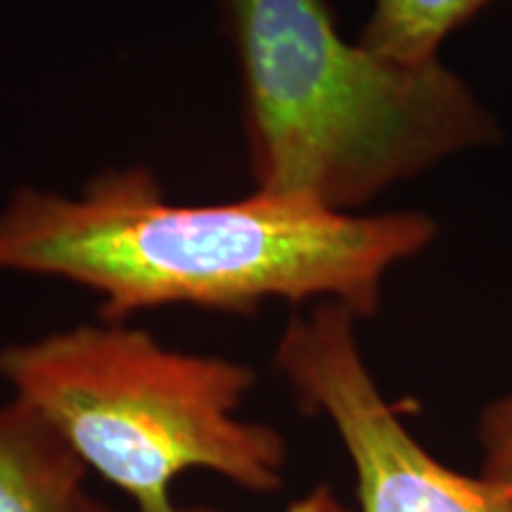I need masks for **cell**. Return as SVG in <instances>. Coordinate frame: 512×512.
Here are the masks:
<instances>
[{"label": "cell", "mask_w": 512, "mask_h": 512, "mask_svg": "<svg viewBox=\"0 0 512 512\" xmlns=\"http://www.w3.org/2000/svg\"><path fill=\"white\" fill-rule=\"evenodd\" d=\"M482 477L496 484L512 501V394L501 396L479 420Z\"/></svg>", "instance_id": "52a82bcc"}, {"label": "cell", "mask_w": 512, "mask_h": 512, "mask_svg": "<svg viewBox=\"0 0 512 512\" xmlns=\"http://www.w3.org/2000/svg\"><path fill=\"white\" fill-rule=\"evenodd\" d=\"M83 477L86 465L34 408L0 406V512H112Z\"/></svg>", "instance_id": "5b68a950"}, {"label": "cell", "mask_w": 512, "mask_h": 512, "mask_svg": "<svg viewBox=\"0 0 512 512\" xmlns=\"http://www.w3.org/2000/svg\"><path fill=\"white\" fill-rule=\"evenodd\" d=\"M283 512H351L347 505H342L328 486H318L311 494H306L299 501L287 505Z\"/></svg>", "instance_id": "ba28073f"}, {"label": "cell", "mask_w": 512, "mask_h": 512, "mask_svg": "<svg viewBox=\"0 0 512 512\" xmlns=\"http://www.w3.org/2000/svg\"><path fill=\"white\" fill-rule=\"evenodd\" d=\"M254 190L349 211L498 140L439 60L399 64L339 34L325 0H223Z\"/></svg>", "instance_id": "7a4b0ae2"}, {"label": "cell", "mask_w": 512, "mask_h": 512, "mask_svg": "<svg viewBox=\"0 0 512 512\" xmlns=\"http://www.w3.org/2000/svg\"><path fill=\"white\" fill-rule=\"evenodd\" d=\"M491 0H373L363 48L399 64L437 62L439 46Z\"/></svg>", "instance_id": "8992f818"}, {"label": "cell", "mask_w": 512, "mask_h": 512, "mask_svg": "<svg viewBox=\"0 0 512 512\" xmlns=\"http://www.w3.org/2000/svg\"><path fill=\"white\" fill-rule=\"evenodd\" d=\"M434 238L437 221L420 211L361 216L259 190L178 204L133 166L74 197L17 190L0 211V273L86 287L105 323L176 304L252 316L275 299L373 318L387 273Z\"/></svg>", "instance_id": "6da1fadb"}, {"label": "cell", "mask_w": 512, "mask_h": 512, "mask_svg": "<svg viewBox=\"0 0 512 512\" xmlns=\"http://www.w3.org/2000/svg\"><path fill=\"white\" fill-rule=\"evenodd\" d=\"M12 399L27 403L138 512L178 508L174 479L211 470L252 494L283 486L285 441L238 418L254 370L166 349L124 323L79 325L0 351Z\"/></svg>", "instance_id": "3957f363"}, {"label": "cell", "mask_w": 512, "mask_h": 512, "mask_svg": "<svg viewBox=\"0 0 512 512\" xmlns=\"http://www.w3.org/2000/svg\"><path fill=\"white\" fill-rule=\"evenodd\" d=\"M356 320L347 306L318 302L290 318L275 366L306 411L337 430L356 470L358 512H512L496 484L448 470L403 427L363 361Z\"/></svg>", "instance_id": "277c9868"}]
</instances>
